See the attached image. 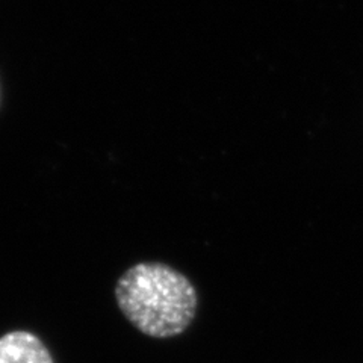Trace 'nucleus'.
I'll return each instance as SVG.
<instances>
[{"instance_id":"obj_1","label":"nucleus","mask_w":363,"mask_h":363,"mask_svg":"<svg viewBox=\"0 0 363 363\" xmlns=\"http://www.w3.org/2000/svg\"><path fill=\"white\" fill-rule=\"evenodd\" d=\"M116 300L136 330L155 339L185 333L199 309L194 283L162 262H140L130 267L117 281Z\"/></svg>"},{"instance_id":"obj_2","label":"nucleus","mask_w":363,"mask_h":363,"mask_svg":"<svg viewBox=\"0 0 363 363\" xmlns=\"http://www.w3.org/2000/svg\"><path fill=\"white\" fill-rule=\"evenodd\" d=\"M0 363H53V359L35 335L18 330L0 337Z\"/></svg>"}]
</instances>
